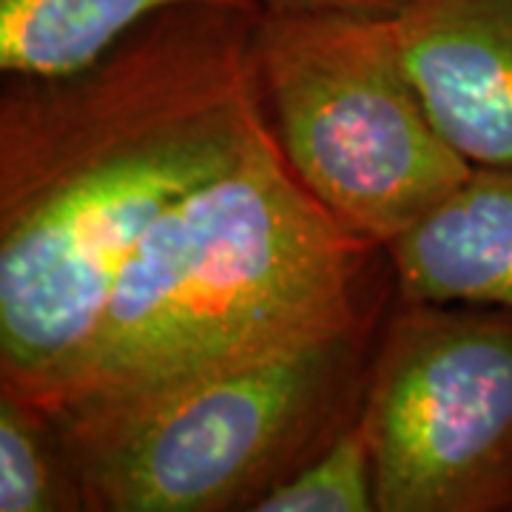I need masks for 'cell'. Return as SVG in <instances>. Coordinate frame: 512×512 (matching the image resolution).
I'll list each match as a JSON object with an SVG mask.
<instances>
[{"label": "cell", "mask_w": 512, "mask_h": 512, "mask_svg": "<svg viewBox=\"0 0 512 512\" xmlns=\"http://www.w3.org/2000/svg\"><path fill=\"white\" fill-rule=\"evenodd\" d=\"M256 12H160L94 63L0 92V387L43 402L148 228L268 128Z\"/></svg>", "instance_id": "6da1fadb"}, {"label": "cell", "mask_w": 512, "mask_h": 512, "mask_svg": "<svg viewBox=\"0 0 512 512\" xmlns=\"http://www.w3.org/2000/svg\"><path fill=\"white\" fill-rule=\"evenodd\" d=\"M393 296L382 248L293 177L271 126L128 254L92 336L40 404L143 393L348 328Z\"/></svg>", "instance_id": "7a4b0ae2"}, {"label": "cell", "mask_w": 512, "mask_h": 512, "mask_svg": "<svg viewBox=\"0 0 512 512\" xmlns=\"http://www.w3.org/2000/svg\"><path fill=\"white\" fill-rule=\"evenodd\" d=\"M393 299V296H390ZM390 299L348 328L143 393L46 407L89 512H256L359 416Z\"/></svg>", "instance_id": "3957f363"}, {"label": "cell", "mask_w": 512, "mask_h": 512, "mask_svg": "<svg viewBox=\"0 0 512 512\" xmlns=\"http://www.w3.org/2000/svg\"><path fill=\"white\" fill-rule=\"evenodd\" d=\"M251 55L293 177L370 245H393L473 171L407 72L393 15L259 12Z\"/></svg>", "instance_id": "277c9868"}, {"label": "cell", "mask_w": 512, "mask_h": 512, "mask_svg": "<svg viewBox=\"0 0 512 512\" xmlns=\"http://www.w3.org/2000/svg\"><path fill=\"white\" fill-rule=\"evenodd\" d=\"M362 416L379 512H512V311L393 291Z\"/></svg>", "instance_id": "5b68a950"}, {"label": "cell", "mask_w": 512, "mask_h": 512, "mask_svg": "<svg viewBox=\"0 0 512 512\" xmlns=\"http://www.w3.org/2000/svg\"><path fill=\"white\" fill-rule=\"evenodd\" d=\"M393 20L444 137L473 165H512V0H410Z\"/></svg>", "instance_id": "8992f818"}, {"label": "cell", "mask_w": 512, "mask_h": 512, "mask_svg": "<svg viewBox=\"0 0 512 512\" xmlns=\"http://www.w3.org/2000/svg\"><path fill=\"white\" fill-rule=\"evenodd\" d=\"M384 254L402 299L512 311V165H473Z\"/></svg>", "instance_id": "52a82bcc"}, {"label": "cell", "mask_w": 512, "mask_h": 512, "mask_svg": "<svg viewBox=\"0 0 512 512\" xmlns=\"http://www.w3.org/2000/svg\"><path fill=\"white\" fill-rule=\"evenodd\" d=\"M191 3L256 12L248 0H0V72L3 77L77 72L154 15Z\"/></svg>", "instance_id": "ba28073f"}, {"label": "cell", "mask_w": 512, "mask_h": 512, "mask_svg": "<svg viewBox=\"0 0 512 512\" xmlns=\"http://www.w3.org/2000/svg\"><path fill=\"white\" fill-rule=\"evenodd\" d=\"M0 512H89L55 416L0 387Z\"/></svg>", "instance_id": "9c48e42d"}, {"label": "cell", "mask_w": 512, "mask_h": 512, "mask_svg": "<svg viewBox=\"0 0 512 512\" xmlns=\"http://www.w3.org/2000/svg\"><path fill=\"white\" fill-rule=\"evenodd\" d=\"M256 512H379L376 461L362 410L328 447L265 495Z\"/></svg>", "instance_id": "30bf717a"}, {"label": "cell", "mask_w": 512, "mask_h": 512, "mask_svg": "<svg viewBox=\"0 0 512 512\" xmlns=\"http://www.w3.org/2000/svg\"><path fill=\"white\" fill-rule=\"evenodd\" d=\"M256 12H356L396 15L410 0H248Z\"/></svg>", "instance_id": "8fae6325"}]
</instances>
